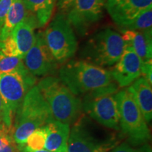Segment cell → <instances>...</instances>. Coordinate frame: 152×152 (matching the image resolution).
Returning <instances> with one entry per match:
<instances>
[{
    "label": "cell",
    "instance_id": "cell-2",
    "mask_svg": "<svg viewBox=\"0 0 152 152\" xmlns=\"http://www.w3.org/2000/svg\"><path fill=\"white\" fill-rule=\"evenodd\" d=\"M53 120L49 105L35 85L26 94L15 115L11 128L15 142L18 146L24 145L34 131Z\"/></svg>",
    "mask_w": 152,
    "mask_h": 152
},
{
    "label": "cell",
    "instance_id": "cell-19",
    "mask_svg": "<svg viewBox=\"0 0 152 152\" xmlns=\"http://www.w3.org/2000/svg\"><path fill=\"white\" fill-rule=\"evenodd\" d=\"M28 11L35 16L39 28L44 27L52 18L57 0H22Z\"/></svg>",
    "mask_w": 152,
    "mask_h": 152
},
{
    "label": "cell",
    "instance_id": "cell-29",
    "mask_svg": "<svg viewBox=\"0 0 152 152\" xmlns=\"http://www.w3.org/2000/svg\"></svg>",
    "mask_w": 152,
    "mask_h": 152
},
{
    "label": "cell",
    "instance_id": "cell-25",
    "mask_svg": "<svg viewBox=\"0 0 152 152\" xmlns=\"http://www.w3.org/2000/svg\"><path fill=\"white\" fill-rule=\"evenodd\" d=\"M152 62L148 61L142 63V76L149 82L150 84L152 85Z\"/></svg>",
    "mask_w": 152,
    "mask_h": 152
},
{
    "label": "cell",
    "instance_id": "cell-7",
    "mask_svg": "<svg viewBox=\"0 0 152 152\" xmlns=\"http://www.w3.org/2000/svg\"><path fill=\"white\" fill-rule=\"evenodd\" d=\"M100 131L86 118L80 119L70 130L67 152H109L119 144L115 135Z\"/></svg>",
    "mask_w": 152,
    "mask_h": 152
},
{
    "label": "cell",
    "instance_id": "cell-10",
    "mask_svg": "<svg viewBox=\"0 0 152 152\" xmlns=\"http://www.w3.org/2000/svg\"><path fill=\"white\" fill-rule=\"evenodd\" d=\"M39 28L35 16L28 11L27 16L17 25L11 35L0 42V50L5 55L23 59L35 39V29Z\"/></svg>",
    "mask_w": 152,
    "mask_h": 152
},
{
    "label": "cell",
    "instance_id": "cell-23",
    "mask_svg": "<svg viewBox=\"0 0 152 152\" xmlns=\"http://www.w3.org/2000/svg\"><path fill=\"white\" fill-rule=\"evenodd\" d=\"M109 152H152L149 143L140 146H132L128 142L118 144Z\"/></svg>",
    "mask_w": 152,
    "mask_h": 152
},
{
    "label": "cell",
    "instance_id": "cell-26",
    "mask_svg": "<svg viewBox=\"0 0 152 152\" xmlns=\"http://www.w3.org/2000/svg\"><path fill=\"white\" fill-rule=\"evenodd\" d=\"M74 0H57L56 5L61 11H65Z\"/></svg>",
    "mask_w": 152,
    "mask_h": 152
},
{
    "label": "cell",
    "instance_id": "cell-12",
    "mask_svg": "<svg viewBox=\"0 0 152 152\" xmlns=\"http://www.w3.org/2000/svg\"><path fill=\"white\" fill-rule=\"evenodd\" d=\"M23 61L26 68L35 76H46L56 71L58 63L47 47L43 31L35 34L33 46Z\"/></svg>",
    "mask_w": 152,
    "mask_h": 152
},
{
    "label": "cell",
    "instance_id": "cell-15",
    "mask_svg": "<svg viewBox=\"0 0 152 152\" xmlns=\"http://www.w3.org/2000/svg\"><path fill=\"white\" fill-rule=\"evenodd\" d=\"M125 45L132 48L142 63L151 61L152 58L151 29L144 30H122Z\"/></svg>",
    "mask_w": 152,
    "mask_h": 152
},
{
    "label": "cell",
    "instance_id": "cell-6",
    "mask_svg": "<svg viewBox=\"0 0 152 152\" xmlns=\"http://www.w3.org/2000/svg\"><path fill=\"white\" fill-rule=\"evenodd\" d=\"M122 35L115 30L106 28L96 33L87 42L83 57L87 61L100 67L113 66L125 49Z\"/></svg>",
    "mask_w": 152,
    "mask_h": 152
},
{
    "label": "cell",
    "instance_id": "cell-1",
    "mask_svg": "<svg viewBox=\"0 0 152 152\" xmlns=\"http://www.w3.org/2000/svg\"><path fill=\"white\" fill-rule=\"evenodd\" d=\"M59 79L78 97L119 88L110 71L84 60H73L64 64L59 70Z\"/></svg>",
    "mask_w": 152,
    "mask_h": 152
},
{
    "label": "cell",
    "instance_id": "cell-18",
    "mask_svg": "<svg viewBox=\"0 0 152 152\" xmlns=\"http://www.w3.org/2000/svg\"><path fill=\"white\" fill-rule=\"evenodd\" d=\"M28 11L22 0H14L6 16L0 31V42L7 39L19 23L27 16Z\"/></svg>",
    "mask_w": 152,
    "mask_h": 152
},
{
    "label": "cell",
    "instance_id": "cell-28",
    "mask_svg": "<svg viewBox=\"0 0 152 152\" xmlns=\"http://www.w3.org/2000/svg\"><path fill=\"white\" fill-rule=\"evenodd\" d=\"M3 121V105L1 101V96H0V123Z\"/></svg>",
    "mask_w": 152,
    "mask_h": 152
},
{
    "label": "cell",
    "instance_id": "cell-11",
    "mask_svg": "<svg viewBox=\"0 0 152 152\" xmlns=\"http://www.w3.org/2000/svg\"><path fill=\"white\" fill-rule=\"evenodd\" d=\"M104 0H74L66 9V16L72 27L80 35L102 18Z\"/></svg>",
    "mask_w": 152,
    "mask_h": 152
},
{
    "label": "cell",
    "instance_id": "cell-22",
    "mask_svg": "<svg viewBox=\"0 0 152 152\" xmlns=\"http://www.w3.org/2000/svg\"><path fill=\"white\" fill-rule=\"evenodd\" d=\"M46 129L45 126L37 128L28 137L26 145L33 150H40L45 149L46 141Z\"/></svg>",
    "mask_w": 152,
    "mask_h": 152
},
{
    "label": "cell",
    "instance_id": "cell-27",
    "mask_svg": "<svg viewBox=\"0 0 152 152\" xmlns=\"http://www.w3.org/2000/svg\"><path fill=\"white\" fill-rule=\"evenodd\" d=\"M18 152H51L45 149L40 150H33L28 147L26 144L22 146H18Z\"/></svg>",
    "mask_w": 152,
    "mask_h": 152
},
{
    "label": "cell",
    "instance_id": "cell-20",
    "mask_svg": "<svg viewBox=\"0 0 152 152\" xmlns=\"http://www.w3.org/2000/svg\"><path fill=\"white\" fill-rule=\"evenodd\" d=\"M18 145L13 138L11 128L0 123V152H18Z\"/></svg>",
    "mask_w": 152,
    "mask_h": 152
},
{
    "label": "cell",
    "instance_id": "cell-24",
    "mask_svg": "<svg viewBox=\"0 0 152 152\" xmlns=\"http://www.w3.org/2000/svg\"><path fill=\"white\" fill-rule=\"evenodd\" d=\"M13 1L14 0H0V31Z\"/></svg>",
    "mask_w": 152,
    "mask_h": 152
},
{
    "label": "cell",
    "instance_id": "cell-17",
    "mask_svg": "<svg viewBox=\"0 0 152 152\" xmlns=\"http://www.w3.org/2000/svg\"><path fill=\"white\" fill-rule=\"evenodd\" d=\"M133 95L137 104L141 110L147 123L152 120V90L151 85L143 76H140L128 87Z\"/></svg>",
    "mask_w": 152,
    "mask_h": 152
},
{
    "label": "cell",
    "instance_id": "cell-4",
    "mask_svg": "<svg viewBox=\"0 0 152 152\" xmlns=\"http://www.w3.org/2000/svg\"><path fill=\"white\" fill-rule=\"evenodd\" d=\"M119 113L120 130L132 146L148 144L151 140L150 130L141 110L133 95L128 90L115 94Z\"/></svg>",
    "mask_w": 152,
    "mask_h": 152
},
{
    "label": "cell",
    "instance_id": "cell-21",
    "mask_svg": "<svg viewBox=\"0 0 152 152\" xmlns=\"http://www.w3.org/2000/svg\"><path fill=\"white\" fill-rule=\"evenodd\" d=\"M152 26V9H147L134 18L130 24L121 30H144L151 29Z\"/></svg>",
    "mask_w": 152,
    "mask_h": 152
},
{
    "label": "cell",
    "instance_id": "cell-5",
    "mask_svg": "<svg viewBox=\"0 0 152 152\" xmlns=\"http://www.w3.org/2000/svg\"><path fill=\"white\" fill-rule=\"evenodd\" d=\"M36 76L28 70L0 73V96L3 105V122L12 128L16 111L28 91L35 86Z\"/></svg>",
    "mask_w": 152,
    "mask_h": 152
},
{
    "label": "cell",
    "instance_id": "cell-8",
    "mask_svg": "<svg viewBox=\"0 0 152 152\" xmlns=\"http://www.w3.org/2000/svg\"><path fill=\"white\" fill-rule=\"evenodd\" d=\"M47 47L57 63L64 64L75 55L77 41L65 14L58 13L44 32Z\"/></svg>",
    "mask_w": 152,
    "mask_h": 152
},
{
    "label": "cell",
    "instance_id": "cell-13",
    "mask_svg": "<svg viewBox=\"0 0 152 152\" xmlns=\"http://www.w3.org/2000/svg\"><path fill=\"white\" fill-rule=\"evenodd\" d=\"M142 62L132 48L125 45L123 54L110 71L119 88L128 87L142 76Z\"/></svg>",
    "mask_w": 152,
    "mask_h": 152
},
{
    "label": "cell",
    "instance_id": "cell-3",
    "mask_svg": "<svg viewBox=\"0 0 152 152\" xmlns=\"http://www.w3.org/2000/svg\"><path fill=\"white\" fill-rule=\"evenodd\" d=\"M37 86L49 105L54 120L69 125L76 122L83 110L82 100L59 78L47 76Z\"/></svg>",
    "mask_w": 152,
    "mask_h": 152
},
{
    "label": "cell",
    "instance_id": "cell-16",
    "mask_svg": "<svg viewBox=\"0 0 152 152\" xmlns=\"http://www.w3.org/2000/svg\"><path fill=\"white\" fill-rule=\"evenodd\" d=\"M45 126L47 132L45 149L51 152H67L70 125L53 120Z\"/></svg>",
    "mask_w": 152,
    "mask_h": 152
},
{
    "label": "cell",
    "instance_id": "cell-14",
    "mask_svg": "<svg viewBox=\"0 0 152 152\" xmlns=\"http://www.w3.org/2000/svg\"><path fill=\"white\" fill-rule=\"evenodd\" d=\"M104 7L114 23L123 28L144 11L152 8V0H106Z\"/></svg>",
    "mask_w": 152,
    "mask_h": 152
},
{
    "label": "cell",
    "instance_id": "cell-9",
    "mask_svg": "<svg viewBox=\"0 0 152 152\" xmlns=\"http://www.w3.org/2000/svg\"><path fill=\"white\" fill-rule=\"evenodd\" d=\"M115 93L112 91H104L86 95L82 102V109L102 126L120 130Z\"/></svg>",
    "mask_w": 152,
    "mask_h": 152
}]
</instances>
